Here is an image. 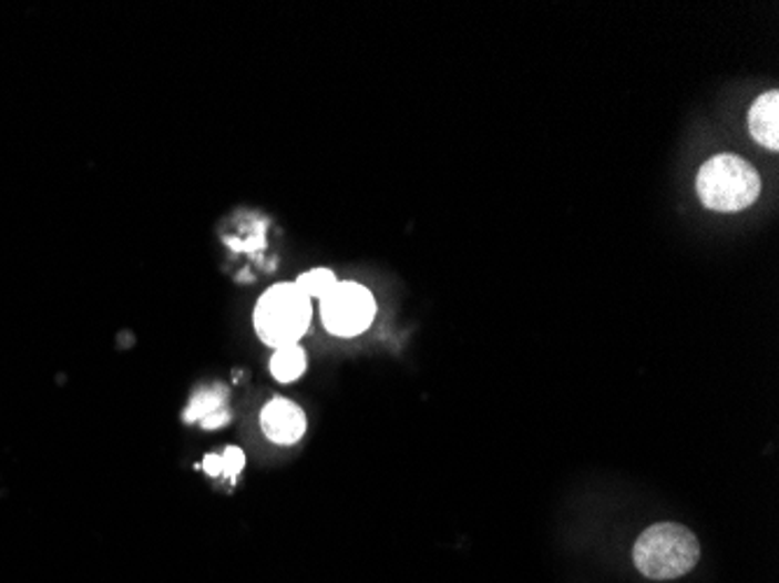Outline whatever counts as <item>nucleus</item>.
Masks as SVG:
<instances>
[{
	"label": "nucleus",
	"mask_w": 779,
	"mask_h": 583,
	"mask_svg": "<svg viewBox=\"0 0 779 583\" xmlns=\"http://www.w3.org/2000/svg\"><path fill=\"white\" fill-rule=\"evenodd\" d=\"M635 567L654 581L677 579L691 572L700 560L698 536L677 523H658L644 530L633 549Z\"/></svg>",
	"instance_id": "nucleus-1"
},
{
	"label": "nucleus",
	"mask_w": 779,
	"mask_h": 583,
	"mask_svg": "<svg viewBox=\"0 0 779 583\" xmlns=\"http://www.w3.org/2000/svg\"><path fill=\"white\" fill-rule=\"evenodd\" d=\"M696 187L709 211L736 213L759 198L761 177L742 156L717 154L700 166Z\"/></svg>",
	"instance_id": "nucleus-2"
},
{
	"label": "nucleus",
	"mask_w": 779,
	"mask_h": 583,
	"mask_svg": "<svg viewBox=\"0 0 779 583\" xmlns=\"http://www.w3.org/2000/svg\"><path fill=\"white\" fill-rule=\"evenodd\" d=\"M310 299L295 283H280L262 295L255 308V329L274 348L297 344L310 325Z\"/></svg>",
	"instance_id": "nucleus-3"
},
{
	"label": "nucleus",
	"mask_w": 779,
	"mask_h": 583,
	"mask_svg": "<svg viewBox=\"0 0 779 583\" xmlns=\"http://www.w3.org/2000/svg\"><path fill=\"white\" fill-rule=\"evenodd\" d=\"M320 316L327 331L337 336H358L376 318V301L360 283H337L320 299Z\"/></svg>",
	"instance_id": "nucleus-4"
},
{
	"label": "nucleus",
	"mask_w": 779,
	"mask_h": 583,
	"mask_svg": "<svg viewBox=\"0 0 779 583\" xmlns=\"http://www.w3.org/2000/svg\"><path fill=\"white\" fill-rule=\"evenodd\" d=\"M259 422L274 443H297L306 432V416L289 399H271L264 407Z\"/></svg>",
	"instance_id": "nucleus-5"
},
{
	"label": "nucleus",
	"mask_w": 779,
	"mask_h": 583,
	"mask_svg": "<svg viewBox=\"0 0 779 583\" xmlns=\"http://www.w3.org/2000/svg\"><path fill=\"white\" fill-rule=\"evenodd\" d=\"M749 131L761 145L777 150L779 147V92L761 94L749 110Z\"/></svg>",
	"instance_id": "nucleus-6"
},
{
	"label": "nucleus",
	"mask_w": 779,
	"mask_h": 583,
	"mask_svg": "<svg viewBox=\"0 0 779 583\" xmlns=\"http://www.w3.org/2000/svg\"><path fill=\"white\" fill-rule=\"evenodd\" d=\"M225 403H227V390L225 388H206L198 392L192 403H189V409L185 413V420L187 422H196V420H202L204 428L208 430H215L219 428V425H225L229 420V411L225 409Z\"/></svg>",
	"instance_id": "nucleus-7"
},
{
	"label": "nucleus",
	"mask_w": 779,
	"mask_h": 583,
	"mask_svg": "<svg viewBox=\"0 0 779 583\" xmlns=\"http://www.w3.org/2000/svg\"><path fill=\"white\" fill-rule=\"evenodd\" d=\"M306 371V352L299 344H289L276 348L271 357V374L280 383H289V380H297Z\"/></svg>",
	"instance_id": "nucleus-8"
},
{
	"label": "nucleus",
	"mask_w": 779,
	"mask_h": 583,
	"mask_svg": "<svg viewBox=\"0 0 779 583\" xmlns=\"http://www.w3.org/2000/svg\"><path fill=\"white\" fill-rule=\"evenodd\" d=\"M204 467H206V472H208L211 477H229V479H236V477L240 474V469L246 467V456H243L240 448L229 446V448H225V453L206 456Z\"/></svg>",
	"instance_id": "nucleus-9"
},
{
	"label": "nucleus",
	"mask_w": 779,
	"mask_h": 583,
	"mask_svg": "<svg viewBox=\"0 0 779 583\" xmlns=\"http://www.w3.org/2000/svg\"><path fill=\"white\" fill-rule=\"evenodd\" d=\"M337 283H339L337 276H334L329 268H314V272L301 274L295 285L304 292L308 299H322Z\"/></svg>",
	"instance_id": "nucleus-10"
}]
</instances>
